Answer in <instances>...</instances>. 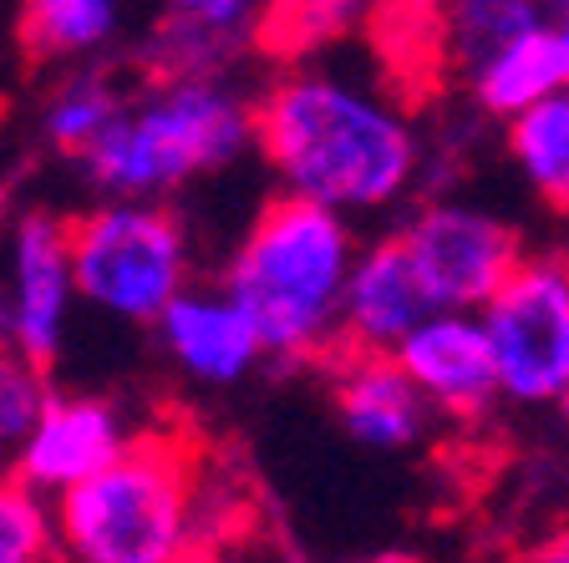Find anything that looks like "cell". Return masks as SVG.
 Wrapping results in <instances>:
<instances>
[{"instance_id":"1","label":"cell","mask_w":569,"mask_h":563,"mask_svg":"<svg viewBox=\"0 0 569 563\" xmlns=\"http://www.w3.org/2000/svg\"><path fill=\"white\" fill-rule=\"evenodd\" d=\"M254 153L284 193L341 209L387 213L422 173V132L377 82L300 57L254 97Z\"/></svg>"},{"instance_id":"2","label":"cell","mask_w":569,"mask_h":563,"mask_svg":"<svg viewBox=\"0 0 569 563\" xmlns=\"http://www.w3.org/2000/svg\"><path fill=\"white\" fill-rule=\"evenodd\" d=\"M356 254L361 239L341 209L280 188L229 249L219 284L244 305L274 361H331L341 351V300Z\"/></svg>"},{"instance_id":"3","label":"cell","mask_w":569,"mask_h":563,"mask_svg":"<svg viewBox=\"0 0 569 563\" xmlns=\"http://www.w3.org/2000/svg\"><path fill=\"white\" fill-rule=\"evenodd\" d=\"M254 97L224 77H158L128 97L118 122L77 153L97 199H173L254 153Z\"/></svg>"},{"instance_id":"4","label":"cell","mask_w":569,"mask_h":563,"mask_svg":"<svg viewBox=\"0 0 569 563\" xmlns=\"http://www.w3.org/2000/svg\"><path fill=\"white\" fill-rule=\"evenodd\" d=\"M199 507V446L173 432H138L102 472L51 497L67 563H189Z\"/></svg>"},{"instance_id":"5","label":"cell","mask_w":569,"mask_h":563,"mask_svg":"<svg viewBox=\"0 0 569 563\" xmlns=\"http://www.w3.org/2000/svg\"><path fill=\"white\" fill-rule=\"evenodd\" d=\"M77 294L118 325H158L193 284L189 229L158 199H97L71 219Z\"/></svg>"},{"instance_id":"6","label":"cell","mask_w":569,"mask_h":563,"mask_svg":"<svg viewBox=\"0 0 569 563\" xmlns=\"http://www.w3.org/2000/svg\"><path fill=\"white\" fill-rule=\"evenodd\" d=\"M498 386L513 406H559L569 391V254H523L488 300Z\"/></svg>"},{"instance_id":"7","label":"cell","mask_w":569,"mask_h":563,"mask_svg":"<svg viewBox=\"0 0 569 563\" xmlns=\"http://www.w3.org/2000/svg\"><path fill=\"white\" fill-rule=\"evenodd\" d=\"M391 234L432 310H483L529 249L503 213L468 199H427Z\"/></svg>"},{"instance_id":"8","label":"cell","mask_w":569,"mask_h":563,"mask_svg":"<svg viewBox=\"0 0 569 563\" xmlns=\"http://www.w3.org/2000/svg\"><path fill=\"white\" fill-rule=\"evenodd\" d=\"M77 305L82 294L71 264V213L47 203L16 209L0 239V341L47 371L67 345Z\"/></svg>"},{"instance_id":"9","label":"cell","mask_w":569,"mask_h":563,"mask_svg":"<svg viewBox=\"0 0 569 563\" xmlns=\"http://www.w3.org/2000/svg\"><path fill=\"white\" fill-rule=\"evenodd\" d=\"M391 355L407 365V375L448 422H483L503 401L493 341L478 310H427Z\"/></svg>"},{"instance_id":"10","label":"cell","mask_w":569,"mask_h":563,"mask_svg":"<svg viewBox=\"0 0 569 563\" xmlns=\"http://www.w3.org/2000/svg\"><path fill=\"white\" fill-rule=\"evenodd\" d=\"M153 330L173 371L203 391L239 386V381L260 371V361H270L264 335L254 330V320L244 315V305L224 284H189L158 315Z\"/></svg>"},{"instance_id":"11","label":"cell","mask_w":569,"mask_h":563,"mask_svg":"<svg viewBox=\"0 0 569 563\" xmlns=\"http://www.w3.org/2000/svg\"><path fill=\"white\" fill-rule=\"evenodd\" d=\"M128 442L132 432L122 422V406L87 391H51L11 468L41 497H61L92 472H102Z\"/></svg>"},{"instance_id":"12","label":"cell","mask_w":569,"mask_h":563,"mask_svg":"<svg viewBox=\"0 0 569 563\" xmlns=\"http://www.w3.org/2000/svg\"><path fill=\"white\" fill-rule=\"evenodd\" d=\"M331 401L346 436L371 452H412L438 422V406L422 396V386L391 351L341 345L331 355Z\"/></svg>"},{"instance_id":"13","label":"cell","mask_w":569,"mask_h":563,"mask_svg":"<svg viewBox=\"0 0 569 563\" xmlns=\"http://www.w3.org/2000/svg\"><path fill=\"white\" fill-rule=\"evenodd\" d=\"M427 294L417 284L407 249L397 234H381L361 244L346 280L341 300V345L346 351H397L407 341V330L427 315Z\"/></svg>"},{"instance_id":"14","label":"cell","mask_w":569,"mask_h":563,"mask_svg":"<svg viewBox=\"0 0 569 563\" xmlns=\"http://www.w3.org/2000/svg\"><path fill=\"white\" fill-rule=\"evenodd\" d=\"M260 16V0H168L153 31L158 77H224Z\"/></svg>"},{"instance_id":"15","label":"cell","mask_w":569,"mask_h":563,"mask_svg":"<svg viewBox=\"0 0 569 563\" xmlns=\"http://www.w3.org/2000/svg\"><path fill=\"white\" fill-rule=\"evenodd\" d=\"M569 87V71H565V51H559V36H555V21L533 26L529 36L509 41L503 51L483 61V67L468 71V92H473L478 112L488 118L509 122L519 112H529L533 102L565 92Z\"/></svg>"},{"instance_id":"16","label":"cell","mask_w":569,"mask_h":563,"mask_svg":"<svg viewBox=\"0 0 569 563\" xmlns=\"http://www.w3.org/2000/svg\"><path fill=\"white\" fill-rule=\"evenodd\" d=\"M503 148L533 199L569 219V87L509 118Z\"/></svg>"},{"instance_id":"17","label":"cell","mask_w":569,"mask_h":563,"mask_svg":"<svg viewBox=\"0 0 569 563\" xmlns=\"http://www.w3.org/2000/svg\"><path fill=\"white\" fill-rule=\"evenodd\" d=\"M442 51L468 77L493 51L549 21V0H442Z\"/></svg>"},{"instance_id":"18","label":"cell","mask_w":569,"mask_h":563,"mask_svg":"<svg viewBox=\"0 0 569 563\" xmlns=\"http://www.w3.org/2000/svg\"><path fill=\"white\" fill-rule=\"evenodd\" d=\"M128 97L132 92H122V82L112 71H92V67L71 71L67 82L47 97V107H41V142L61 158L87 153V148L118 122Z\"/></svg>"},{"instance_id":"19","label":"cell","mask_w":569,"mask_h":563,"mask_svg":"<svg viewBox=\"0 0 569 563\" xmlns=\"http://www.w3.org/2000/svg\"><path fill=\"white\" fill-rule=\"evenodd\" d=\"M122 26V0H21V41L41 61H82Z\"/></svg>"},{"instance_id":"20","label":"cell","mask_w":569,"mask_h":563,"mask_svg":"<svg viewBox=\"0 0 569 563\" xmlns=\"http://www.w3.org/2000/svg\"><path fill=\"white\" fill-rule=\"evenodd\" d=\"M367 11V0H274L260 16V36L274 41V51H310L346 36Z\"/></svg>"},{"instance_id":"21","label":"cell","mask_w":569,"mask_h":563,"mask_svg":"<svg viewBox=\"0 0 569 563\" xmlns=\"http://www.w3.org/2000/svg\"><path fill=\"white\" fill-rule=\"evenodd\" d=\"M57 513L21 477H0V563H51Z\"/></svg>"},{"instance_id":"22","label":"cell","mask_w":569,"mask_h":563,"mask_svg":"<svg viewBox=\"0 0 569 563\" xmlns=\"http://www.w3.org/2000/svg\"><path fill=\"white\" fill-rule=\"evenodd\" d=\"M47 396H51L47 371L36 361H26L16 345L0 341V462H16V452L31 436Z\"/></svg>"},{"instance_id":"23","label":"cell","mask_w":569,"mask_h":563,"mask_svg":"<svg viewBox=\"0 0 569 563\" xmlns=\"http://www.w3.org/2000/svg\"><path fill=\"white\" fill-rule=\"evenodd\" d=\"M189 563H280V559H274V553H260V559H254L249 549H229V553H193Z\"/></svg>"},{"instance_id":"24","label":"cell","mask_w":569,"mask_h":563,"mask_svg":"<svg viewBox=\"0 0 569 563\" xmlns=\"http://www.w3.org/2000/svg\"><path fill=\"white\" fill-rule=\"evenodd\" d=\"M529 563H569V533H565V539H555V543H549L545 553H533Z\"/></svg>"},{"instance_id":"25","label":"cell","mask_w":569,"mask_h":563,"mask_svg":"<svg viewBox=\"0 0 569 563\" xmlns=\"http://www.w3.org/2000/svg\"><path fill=\"white\" fill-rule=\"evenodd\" d=\"M555 36H559V51H565V71H569V16H555Z\"/></svg>"},{"instance_id":"26","label":"cell","mask_w":569,"mask_h":563,"mask_svg":"<svg viewBox=\"0 0 569 563\" xmlns=\"http://www.w3.org/2000/svg\"><path fill=\"white\" fill-rule=\"evenodd\" d=\"M11 193H6V183H0V239H6V229H11Z\"/></svg>"},{"instance_id":"27","label":"cell","mask_w":569,"mask_h":563,"mask_svg":"<svg viewBox=\"0 0 569 563\" xmlns=\"http://www.w3.org/2000/svg\"><path fill=\"white\" fill-rule=\"evenodd\" d=\"M555 6V16H569V0H549Z\"/></svg>"},{"instance_id":"28","label":"cell","mask_w":569,"mask_h":563,"mask_svg":"<svg viewBox=\"0 0 569 563\" xmlns=\"http://www.w3.org/2000/svg\"><path fill=\"white\" fill-rule=\"evenodd\" d=\"M559 416H565V426H569V391H565V401H559Z\"/></svg>"}]
</instances>
